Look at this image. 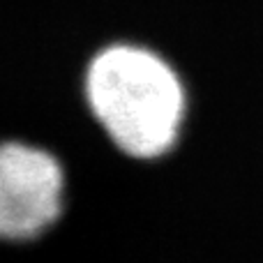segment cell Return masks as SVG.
Instances as JSON below:
<instances>
[{
    "label": "cell",
    "mask_w": 263,
    "mask_h": 263,
    "mask_svg": "<svg viewBox=\"0 0 263 263\" xmlns=\"http://www.w3.org/2000/svg\"><path fill=\"white\" fill-rule=\"evenodd\" d=\"M63 166L40 148L0 143V240H30L60 217Z\"/></svg>",
    "instance_id": "2"
},
{
    "label": "cell",
    "mask_w": 263,
    "mask_h": 263,
    "mask_svg": "<svg viewBox=\"0 0 263 263\" xmlns=\"http://www.w3.org/2000/svg\"><path fill=\"white\" fill-rule=\"evenodd\" d=\"M86 97L102 129L129 157L155 159L176 145L185 120V88L153 51L106 46L88 67Z\"/></svg>",
    "instance_id": "1"
}]
</instances>
